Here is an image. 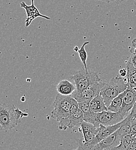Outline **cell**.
<instances>
[{"label":"cell","instance_id":"cell-1","mask_svg":"<svg viewBox=\"0 0 136 150\" xmlns=\"http://www.w3.org/2000/svg\"><path fill=\"white\" fill-rule=\"evenodd\" d=\"M28 114L22 112L14 105L1 104L0 106V129L8 131L15 128L21 122L24 116Z\"/></svg>","mask_w":136,"mask_h":150},{"label":"cell","instance_id":"cell-2","mask_svg":"<svg viewBox=\"0 0 136 150\" xmlns=\"http://www.w3.org/2000/svg\"><path fill=\"white\" fill-rule=\"evenodd\" d=\"M128 86L127 79L119 76L113 77L108 82H105L100 95L103 98L107 108L114 98L127 90Z\"/></svg>","mask_w":136,"mask_h":150},{"label":"cell","instance_id":"cell-3","mask_svg":"<svg viewBox=\"0 0 136 150\" xmlns=\"http://www.w3.org/2000/svg\"><path fill=\"white\" fill-rule=\"evenodd\" d=\"M72 99L71 96L57 94L53 103L54 109L51 112V117L58 122L68 118L70 115Z\"/></svg>","mask_w":136,"mask_h":150},{"label":"cell","instance_id":"cell-4","mask_svg":"<svg viewBox=\"0 0 136 150\" xmlns=\"http://www.w3.org/2000/svg\"><path fill=\"white\" fill-rule=\"evenodd\" d=\"M71 79L74 81L77 91H81L102 80L96 72L89 70L87 72L85 69L78 70L71 77Z\"/></svg>","mask_w":136,"mask_h":150},{"label":"cell","instance_id":"cell-5","mask_svg":"<svg viewBox=\"0 0 136 150\" xmlns=\"http://www.w3.org/2000/svg\"><path fill=\"white\" fill-rule=\"evenodd\" d=\"M125 119L119 112H112L107 110L98 113L93 112L89 123L92 124L96 128H99L100 125L105 127L116 125Z\"/></svg>","mask_w":136,"mask_h":150},{"label":"cell","instance_id":"cell-6","mask_svg":"<svg viewBox=\"0 0 136 150\" xmlns=\"http://www.w3.org/2000/svg\"><path fill=\"white\" fill-rule=\"evenodd\" d=\"M104 83L105 82L101 80L81 91H77L76 90L71 95V96L76 99L78 103L85 101L90 102L92 99L100 94Z\"/></svg>","mask_w":136,"mask_h":150},{"label":"cell","instance_id":"cell-7","mask_svg":"<svg viewBox=\"0 0 136 150\" xmlns=\"http://www.w3.org/2000/svg\"><path fill=\"white\" fill-rule=\"evenodd\" d=\"M136 102V87H128L125 91L123 103L120 110L118 112L125 118L130 112Z\"/></svg>","mask_w":136,"mask_h":150},{"label":"cell","instance_id":"cell-8","mask_svg":"<svg viewBox=\"0 0 136 150\" xmlns=\"http://www.w3.org/2000/svg\"><path fill=\"white\" fill-rule=\"evenodd\" d=\"M122 121L117 124L116 125H112V126L105 127L103 125H100L99 128H97L98 131L95 137L91 142L88 143V144L92 146L96 145L101 141L105 139V138H107V137H108L109 136H110L111 134H112L113 133L117 131L122 125Z\"/></svg>","mask_w":136,"mask_h":150},{"label":"cell","instance_id":"cell-9","mask_svg":"<svg viewBox=\"0 0 136 150\" xmlns=\"http://www.w3.org/2000/svg\"><path fill=\"white\" fill-rule=\"evenodd\" d=\"M122 140V138L116 131L95 145L93 150H110L118 146Z\"/></svg>","mask_w":136,"mask_h":150},{"label":"cell","instance_id":"cell-10","mask_svg":"<svg viewBox=\"0 0 136 150\" xmlns=\"http://www.w3.org/2000/svg\"><path fill=\"white\" fill-rule=\"evenodd\" d=\"M20 6L26 10L27 13V19L26 20V26L27 27L31 24V23L34 19L38 17L48 20H51L50 18L40 13L38 9L34 5V0H31V4L30 6L27 5L24 2H21L20 3Z\"/></svg>","mask_w":136,"mask_h":150},{"label":"cell","instance_id":"cell-11","mask_svg":"<svg viewBox=\"0 0 136 150\" xmlns=\"http://www.w3.org/2000/svg\"><path fill=\"white\" fill-rule=\"evenodd\" d=\"M80 128L84 139L83 142L84 143L91 142L97 134L98 131L97 128L92 124L87 122L85 121L82 122Z\"/></svg>","mask_w":136,"mask_h":150},{"label":"cell","instance_id":"cell-12","mask_svg":"<svg viewBox=\"0 0 136 150\" xmlns=\"http://www.w3.org/2000/svg\"><path fill=\"white\" fill-rule=\"evenodd\" d=\"M56 88L58 94L65 96H71L77 90L75 84L67 80H63L60 81Z\"/></svg>","mask_w":136,"mask_h":150},{"label":"cell","instance_id":"cell-13","mask_svg":"<svg viewBox=\"0 0 136 150\" xmlns=\"http://www.w3.org/2000/svg\"><path fill=\"white\" fill-rule=\"evenodd\" d=\"M89 105L91 111L96 113L108 110V108L104 102L103 98L100 94L91 100Z\"/></svg>","mask_w":136,"mask_h":150},{"label":"cell","instance_id":"cell-14","mask_svg":"<svg viewBox=\"0 0 136 150\" xmlns=\"http://www.w3.org/2000/svg\"><path fill=\"white\" fill-rule=\"evenodd\" d=\"M126 70L127 75L126 79L128 83V87L131 88L136 87V68L132 63L128 61L126 62Z\"/></svg>","mask_w":136,"mask_h":150},{"label":"cell","instance_id":"cell-15","mask_svg":"<svg viewBox=\"0 0 136 150\" xmlns=\"http://www.w3.org/2000/svg\"><path fill=\"white\" fill-rule=\"evenodd\" d=\"M68 118L70 120L68 128H73L76 127H80L82 122L84 121L83 113L79 108L74 114L70 115Z\"/></svg>","mask_w":136,"mask_h":150},{"label":"cell","instance_id":"cell-16","mask_svg":"<svg viewBox=\"0 0 136 150\" xmlns=\"http://www.w3.org/2000/svg\"><path fill=\"white\" fill-rule=\"evenodd\" d=\"M125 95V92L120 94L115 98H114L111 102L110 105L108 107V110L112 112H118L122 105L123 97Z\"/></svg>","mask_w":136,"mask_h":150},{"label":"cell","instance_id":"cell-17","mask_svg":"<svg viewBox=\"0 0 136 150\" xmlns=\"http://www.w3.org/2000/svg\"><path fill=\"white\" fill-rule=\"evenodd\" d=\"M90 102L85 101L79 103V108L83 113L84 121L89 122L93 112L91 111L89 105Z\"/></svg>","mask_w":136,"mask_h":150},{"label":"cell","instance_id":"cell-18","mask_svg":"<svg viewBox=\"0 0 136 150\" xmlns=\"http://www.w3.org/2000/svg\"><path fill=\"white\" fill-rule=\"evenodd\" d=\"M134 138L135 136L131 134H128L122 139L118 146L108 150H129V147L133 142Z\"/></svg>","mask_w":136,"mask_h":150},{"label":"cell","instance_id":"cell-19","mask_svg":"<svg viewBox=\"0 0 136 150\" xmlns=\"http://www.w3.org/2000/svg\"><path fill=\"white\" fill-rule=\"evenodd\" d=\"M89 42H85L83 45L80 47V48L78 50V53L79 54V56L80 57V59L83 64V65H84V69H85V71L88 72H89V69L88 68V67H87V64H86V61H87V58H88V54H87V52H86L85 50V46L89 44Z\"/></svg>","mask_w":136,"mask_h":150},{"label":"cell","instance_id":"cell-20","mask_svg":"<svg viewBox=\"0 0 136 150\" xmlns=\"http://www.w3.org/2000/svg\"><path fill=\"white\" fill-rule=\"evenodd\" d=\"M78 147L75 150H93L94 146H90L88 143H84L80 139L78 140Z\"/></svg>","mask_w":136,"mask_h":150},{"label":"cell","instance_id":"cell-21","mask_svg":"<svg viewBox=\"0 0 136 150\" xmlns=\"http://www.w3.org/2000/svg\"><path fill=\"white\" fill-rule=\"evenodd\" d=\"M79 103L78 101L73 98L71 102V106L70 108V115H72L76 112L79 109Z\"/></svg>","mask_w":136,"mask_h":150},{"label":"cell","instance_id":"cell-22","mask_svg":"<svg viewBox=\"0 0 136 150\" xmlns=\"http://www.w3.org/2000/svg\"><path fill=\"white\" fill-rule=\"evenodd\" d=\"M131 135L136 136V120L135 118L131 121Z\"/></svg>","mask_w":136,"mask_h":150},{"label":"cell","instance_id":"cell-23","mask_svg":"<svg viewBox=\"0 0 136 150\" xmlns=\"http://www.w3.org/2000/svg\"><path fill=\"white\" fill-rule=\"evenodd\" d=\"M130 52L132 53V56L130 57V59H129V61L132 63V64L136 68V52H135L133 51H131Z\"/></svg>","mask_w":136,"mask_h":150},{"label":"cell","instance_id":"cell-24","mask_svg":"<svg viewBox=\"0 0 136 150\" xmlns=\"http://www.w3.org/2000/svg\"><path fill=\"white\" fill-rule=\"evenodd\" d=\"M130 115L131 116V118L132 119L136 118V103L135 104L133 109H132L131 112H130Z\"/></svg>","mask_w":136,"mask_h":150},{"label":"cell","instance_id":"cell-25","mask_svg":"<svg viewBox=\"0 0 136 150\" xmlns=\"http://www.w3.org/2000/svg\"><path fill=\"white\" fill-rule=\"evenodd\" d=\"M129 150H136V136H135L133 141L130 146Z\"/></svg>","mask_w":136,"mask_h":150},{"label":"cell","instance_id":"cell-26","mask_svg":"<svg viewBox=\"0 0 136 150\" xmlns=\"http://www.w3.org/2000/svg\"><path fill=\"white\" fill-rule=\"evenodd\" d=\"M119 74L120 75V77H126L127 75V70L125 68H123L119 71Z\"/></svg>","mask_w":136,"mask_h":150},{"label":"cell","instance_id":"cell-27","mask_svg":"<svg viewBox=\"0 0 136 150\" xmlns=\"http://www.w3.org/2000/svg\"><path fill=\"white\" fill-rule=\"evenodd\" d=\"M132 47H134L135 49L136 48V38L134 39L132 41Z\"/></svg>","mask_w":136,"mask_h":150},{"label":"cell","instance_id":"cell-28","mask_svg":"<svg viewBox=\"0 0 136 150\" xmlns=\"http://www.w3.org/2000/svg\"><path fill=\"white\" fill-rule=\"evenodd\" d=\"M113 1H116V2H117V4H120V3H121V2H123V1H126V0H113Z\"/></svg>","mask_w":136,"mask_h":150},{"label":"cell","instance_id":"cell-29","mask_svg":"<svg viewBox=\"0 0 136 150\" xmlns=\"http://www.w3.org/2000/svg\"><path fill=\"white\" fill-rule=\"evenodd\" d=\"M96 1H104V2H108V3H110L112 1H113V0H96Z\"/></svg>","mask_w":136,"mask_h":150},{"label":"cell","instance_id":"cell-30","mask_svg":"<svg viewBox=\"0 0 136 150\" xmlns=\"http://www.w3.org/2000/svg\"><path fill=\"white\" fill-rule=\"evenodd\" d=\"M131 51H133V50H131ZM133 52H136V48H135V50H134Z\"/></svg>","mask_w":136,"mask_h":150},{"label":"cell","instance_id":"cell-31","mask_svg":"<svg viewBox=\"0 0 136 150\" xmlns=\"http://www.w3.org/2000/svg\"><path fill=\"white\" fill-rule=\"evenodd\" d=\"M135 120H136V118H135Z\"/></svg>","mask_w":136,"mask_h":150}]
</instances>
